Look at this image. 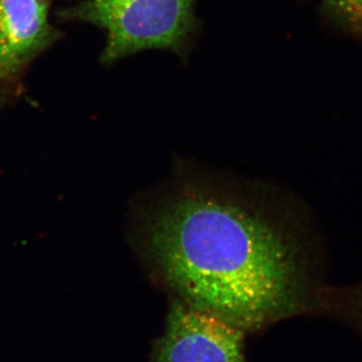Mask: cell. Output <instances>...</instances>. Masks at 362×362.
<instances>
[{
  "label": "cell",
  "instance_id": "3",
  "mask_svg": "<svg viewBox=\"0 0 362 362\" xmlns=\"http://www.w3.org/2000/svg\"><path fill=\"white\" fill-rule=\"evenodd\" d=\"M245 333L175 298L148 362H247Z\"/></svg>",
  "mask_w": 362,
  "mask_h": 362
},
{
  "label": "cell",
  "instance_id": "1",
  "mask_svg": "<svg viewBox=\"0 0 362 362\" xmlns=\"http://www.w3.org/2000/svg\"><path fill=\"white\" fill-rule=\"evenodd\" d=\"M258 183L187 170L136 206L133 235L176 299L256 331L302 301L296 247Z\"/></svg>",
  "mask_w": 362,
  "mask_h": 362
},
{
  "label": "cell",
  "instance_id": "5",
  "mask_svg": "<svg viewBox=\"0 0 362 362\" xmlns=\"http://www.w3.org/2000/svg\"><path fill=\"white\" fill-rule=\"evenodd\" d=\"M331 21L362 40V0H320Z\"/></svg>",
  "mask_w": 362,
  "mask_h": 362
},
{
  "label": "cell",
  "instance_id": "4",
  "mask_svg": "<svg viewBox=\"0 0 362 362\" xmlns=\"http://www.w3.org/2000/svg\"><path fill=\"white\" fill-rule=\"evenodd\" d=\"M49 0H0V85L18 77L58 39Z\"/></svg>",
  "mask_w": 362,
  "mask_h": 362
},
{
  "label": "cell",
  "instance_id": "2",
  "mask_svg": "<svg viewBox=\"0 0 362 362\" xmlns=\"http://www.w3.org/2000/svg\"><path fill=\"white\" fill-rule=\"evenodd\" d=\"M197 0H85L61 13L64 20L101 28L107 44L101 62L111 65L145 49L185 56L197 30Z\"/></svg>",
  "mask_w": 362,
  "mask_h": 362
}]
</instances>
